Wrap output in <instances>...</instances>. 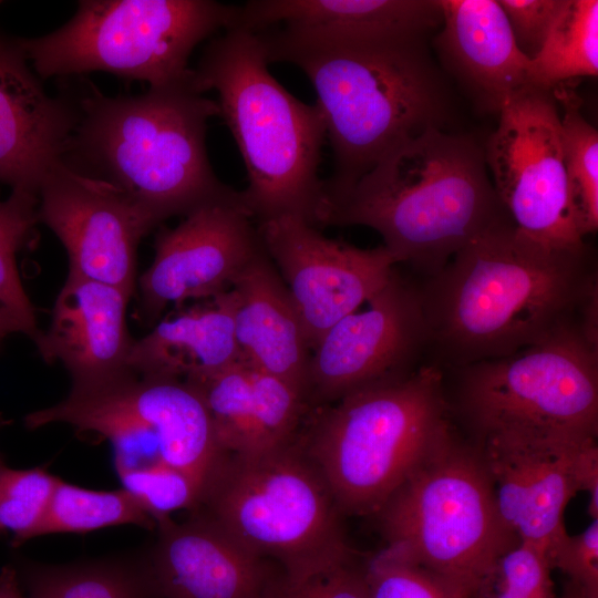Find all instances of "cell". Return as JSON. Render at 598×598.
<instances>
[{
	"label": "cell",
	"mask_w": 598,
	"mask_h": 598,
	"mask_svg": "<svg viewBox=\"0 0 598 598\" xmlns=\"http://www.w3.org/2000/svg\"><path fill=\"white\" fill-rule=\"evenodd\" d=\"M553 569L568 577V582L598 592V518L577 535H567L548 555Z\"/></svg>",
	"instance_id": "obj_37"
},
{
	"label": "cell",
	"mask_w": 598,
	"mask_h": 598,
	"mask_svg": "<svg viewBox=\"0 0 598 598\" xmlns=\"http://www.w3.org/2000/svg\"><path fill=\"white\" fill-rule=\"evenodd\" d=\"M546 554L517 542L486 571L470 598H556Z\"/></svg>",
	"instance_id": "obj_32"
},
{
	"label": "cell",
	"mask_w": 598,
	"mask_h": 598,
	"mask_svg": "<svg viewBox=\"0 0 598 598\" xmlns=\"http://www.w3.org/2000/svg\"><path fill=\"white\" fill-rule=\"evenodd\" d=\"M75 118L71 97L50 96L18 39L0 32V182L38 195L62 161Z\"/></svg>",
	"instance_id": "obj_19"
},
{
	"label": "cell",
	"mask_w": 598,
	"mask_h": 598,
	"mask_svg": "<svg viewBox=\"0 0 598 598\" xmlns=\"http://www.w3.org/2000/svg\"><path fill=\"white\" fill-rule=\"evenodd\" d=\"M38 223V195L12 189L0 200V306L13 316L20 332L32 339L39 333L34 308L21 283L16 257Z\"/></svg>",
	"instance_id": "obj_30"
},
{
	"label": "cell",
	"mask_w": 598,
	"mask_h": 598,
	"mask_svg": "<svg viewBox=\"0 0 598 598\" xmlns=\"http://www.w3.org/2000/svg\"><path fill=\"white\" fill-rule=\"evenodd\" d=\"M509 218L468 135L430 128L389 151L323 213L320 226H365L395 259L429 277Z\"/></svg>",
	"instance_id": "obj_4"
},
{
	"label": "cell",
	"mask_w": 598,
	"mask_h": 598,
	"mask_svg": "<svg viewBox=\"0 0 598 598\" xmlns=\"http://www.w3.org/2000/svg\"><path fill=\"white\" fill-rule=\"evenodd\" d=\"M71 392L150 426L157 437L162 461L192 478L202 496L228 455L217 441L204 401L184 380L131 372L103 386Z\"/></svg>",
	"instance_id": "obj_21"
},
{
	"label": "cell",
	"mask_w": 598,
	"mask_h": 598,
	"mask_svg": "<svg viewBox=\"0 0 598 598\" xmlns=\"http://www.w3.org/2000/svg\"><path fill=\"white\" fill-rule=\"evenodd\" d=\"M13 332H20L19 324L13 316L0 306V341Z\"/></svg>",
	"instance_id": "obj_39"
},
{
	"label": "cell",
	"mask_w": 598,
	"mask_h": 598,
	"mask_svg": "<svg viewBox=\"0 0 598 598\" xmlns=\"http://www.w3.org/2000/svg\"><path fill=\"white\" fill-rule=\"evenodd\" d=\"M126 524L156 528L155 520L124 488L93 491L58 477L33 538L54 533H87Z\"/></svg>",
	"instance_id": "obj_27"
},
{
	"label": "cell",
	"mask_w": 598,
	"mask_h": 598,
	"mask_svg": "<svg viewBox=\"0 0 598 598\" xmlns=\"http://www.w3.org/2000/svg\"><path fill=\"white\" fill-rule=\"evenodd\" d=\"M192 513L181 523L168 517L156 524L157 540L146 558L158 597L269 598L282 570Z\"/></svg>",
	"instance_id": "obj_17"
},
{
	"label": "cell",
	"mask_w": 598,
	"mask_h": 598,
	"mask_svg": "<svg viewBox=\"0 0 598 598\" xmlns=\"http://www.w3.org/2000/svg\"><path fill=\"white\" fill-rule=\"evenodd\" d=\"M0 598H27L13 566L7 565L0 570Z\"/></svg>",
	"instance_id": "obj_38"
},
{
	"label": "cell",
	"mask_w": 598,
	"mask_h": 598,
	"mask_svg": "<svg viewBox=\"0 0 598 598\" xmlns=\"http://www.w3.org/2000/svg\"><path fill=\"white\" fill-rule=\"evenodd\" d=\"M595 439L497 436L474 441L499 515L519 542L547 556L568 535L564 513L581 492L578 458Z\"/></svg>",
	"instance_id": "obj_16"
},
{
	"label": "cell",
	"mask_w": 598,
	"mask_h": 598,
	"mask_svg": "<svg viewBox=\"0 0 598 598\" xmlns=\"http://www.w3.org/2000/svg\"><path fill=\"white\" fill-rule=\"evenodd\" d=\"M18 574L27 598H159L146 556L28 564Z\"/></svg>",
	"instance_id": "obj_25"
},
{
	"label": "cell",
	"mask_w": 598,
	"mask_h": 598,
	"mask_svg": "<svg viewBox=\"0 0 598 598\" xmlns=\"http://www.w3.org/2000/svg\"><path fill=\"white\" fill-rule=\"evenodd\" d=\"M389 556L470 598L494 561L518 542L503 522L475 443L452 430L375 513Z\"/></svg>",
	"instance_id": "obj_8"
},
{
	"label": "cell",
	"mask_w": 598,
	"mask_h": 598,
	"mask_svg": "<svg viewBox=\"0 0 598 598\" xmlns=\"http://www.w3.org/2000/svg\"><path fill=\"white\" fill-rule=\"evenodd\" d=\"M561 105L564 159L571 197L585 235L598 228V132L582 116L580 100L567 85L553 90Z\"/></svg>",
	"instance_id": "obj_29"
},
{
	"label": "cell",
	"mask_w": 598,
	"mask_h": 598,
	"mask_svg": "<svg viewBox=\"0 0 598 598\" xmlns=\"http://www.w3.org/2000/svg\"><path fill=\"white\" fill-rule=\"evenodd\" d=\"M370 598H457L424 571L383 550L365 568Z\"/></svg>",
	"instance_id": "obj_34"
},
{
	"label": "cell",
	"mask_w": 598,
	"mask_h": 598,
	"mask_svg": "<svg viewBox=\"0 0 598 598\" xmlns=\"http://www.w3.org/2000/svg\"><path fill=\"white\" fill-rule=\"evenodd\" d=\"M442 22L439 0H250L229 29H269L301 41L425 37Z\"/></svg>",
	"instance_id": "obj_20"
},
{
	"label": "cell",
	"mask_w": 598,
	"mask_h": 598,
	"mask_svg": "<svg viewBox=\"0 0 598 598\" xmlns=\"http://www.w3.org/2000/svg\"><path fill=\"white\" fill-rule=\"evenodd\" d=\"M193 512L275 563L289 581L352 563L343 515L300 433L266 452L228 454Z\"/></svg>",
	"instance_id": "obj_7"
},
{
	"label": "cell",
	"mask_w": 598,
	"mask_h": 598,
	"mask_svg": "<svg viewBox=\"0 0 598 598\" xmlns=\"http://www.w3.org/2000/svg\"><path fill=\"white\" fill-rule=\"evenodd\" d=\"M443 29L435 47L480 104L496 111L532 82V60L518 48L497 0H439Z\"/></svg>",
	"instance_id": "obj_22"
},
{
	"label": "cell",
	"mask_w": 598,
	"mask_h": 598,
	"mask_svg": "<svg viewBox=\"0 0 598 598\" xmlns=\"http://www.w3.org/2000/svg\"><path fill=\"white\" fill-rule=\"evenodd\" d=\"M364 305L333 324L311 349L309 409L403 379L420 368L415 365L429 346L420 288L395 269Z\"/></svg>",
	"instance_id": "obj_12"
},
{
	"label": "cell",
	"mask_w": 598,
	"mask_h": 598,
	"mask_svg": "<svg viewBox=\"0 0 598 598\" xmlns=\"http://www.w3.org/2000/svg\"><path fill=\"white\" fill-rule=\"evenodd\" d=\"M38 218L64 246L69 272L132 297L137 247L155 226L122 194L61 161L40 186Z\"/></svg>",
	"instance_id": "obj_15"
},
{
	"label": "cell",
	"mask_w": 598,
	"mask_h": 598,
	"mask_svg": "<svg viewBox=\"0 0 598 598\" xmlns=\"http://www.w3.org/2000/svg\"><path fill=\"white\" fill-rule=\"evenodd\" d=\"M561 598H598V592L588 591L568 582Z\"/></svg>",
	"instance_id": "obj_40"
},
{
	"label": "cell",
	"mask_w": 598,
	"mask_h": 598,
	"mask_svg": "<svg viewBox=\"0 0 598 598\" xmlns=\"http://www.w3.org/2000/svg\"><path fill=\"white\" fill-rule=\"evenodd\" d=\"M484 148L493 186L514 226L545 246L587 248L564 159L553 90L525 86L504 99Z\"/></svg>",
	"instance_id": "obj_11"
},
{
	"label": "cell",
	"mask_w": 598,
	"mask_h": 598,
	"mask_svg": "<svg viewBox=\"0 0 598 598\" xmlns=\"http://www.w3.org/2000/svg\"><path fill=\"white\" fill-rule=\"evenodd\" d=\"M230 291L235 303V341L241 362L288 382L306 400L311 351L290 295L264 247Z\"/></svg>",
	"instance_id": "obj_23"
},
{
	"label": "cell",
	"mask_w": 598,
	"mask_h": 598,
	"mask_svg": "<svg viewBox=\"0 0 598 598\" xmlns=\"http://www.w3.org/2000/svg\"><path fill=\"white\" fill-rule=\"evenodd\" d=\"M267 60L298 66L311 82L333 154L323 210L389 151L430 128H443L448 95L425 37L301 41L251 31Z\"/></svg>",
	"instance_id": "obj_2"
},
{
	"label": "cell",
	"mask_w": 598,
	"mask_h": 598,
	"mask_svg": "<svg viewBox=\"0 0 598 598\" xmlns=\"http://www.w3.org/2000/svg\"><path fill=\"white\" fill-rule=\"evenodd\" d=\"M598 73V1L566 0L548 37L532 59V82L554 90Z\"/></svg>",
	"instance_id": "obj_26"
},
{
	"label": "cell",
	"mask_w": 598,
	"mask_h": 598,
	"mask_svg": "<svg viewBox=\"0 0 598 598\" xmlns=\"http://www.w3.org/2000/svg\"><path fill=\"white\" fill-rule=\"evenodd\" d=\"M183 217L176 227L158 230L154 259L138 279L140 317L150 324L168 306L179 308L230 290L264 247L240 192Z\"/></svg>",
	"instance_id": "obj_14"
},
{
	"label": "cell",
	"mask_w": 598,
	"mask_h": 598,
	"mask_svg": "<svg viewBox=\"0 0 598 598\" xmlns=\"http://www.w3.org/2000/svg\"><path fill=\"white\" fill-rule=\"evenodd\" d=\"M420 290L429 346L456 369L597 317V272L587 248H550L511 218L472 239Z\"/></svg>",
	"instance_id": "obj_1"
},
{
	"label": "cell",
	"mask_w": 598,
	"mask_h": 598,
	"mask_svg": "<svg viewBox=\"0 0 598 598\" xmlns=\"http://www.w3.org/2000/svg\"><path fill=\"white\" fill-rule=\"evenodd\" d=\"M265 251L280 275L311 349L339 320L361 308L390 279L386 248L362 249L330 239L298 216L258 224Z\"/></svg>",
	"instance_id": "obj_13"
},
{
	"label": "cell",
	"mask_w": 598,
	"mask_h": 598,
	"mask_svg": "<svg viewBox=\"0 0 598 598\" xmlns=\"http://www.w3.org/2000/svg\"><path fill=\"white\" fill-rule=\"evenodd\" d=\"M448 412L429 364L309 409L300 435L342 515L375 514L450 435Z\"/></svg>",
	"instance_id": "obj_6"
},
{
	"label": "cell",
	"mask_w": 598,
	"mask_h": 598,
	"mask_svg": "<svg viewBox=\"0 0 598 598\" xmlns=\"http://www.w3.org/2000/svg\"><path fill=\"white\" fill-rule=\"evenodd\" d=\"M230 290L181 309L133 340L128 369L137 375L193 380L241 361Z\"/></svg>",
	"instance_id": "obj_24"
},
{
	"label": "cell",
	"mask_w": 598,
	"mask_h": 598,
	"mask_svg": "<svg viewBox=\"0 0 598 598\" xmlns=\"http://www.w3.org/2000/svg\"><path fill=\"white\" fill-rule=\"evenodd\" d=\"M519 50L530 60L543 48L566 0H497Z\"/></svg>",
	"instance_id": "obj_36"
},
{
	"label": "cell",
	"mask_w": 598,
	"mask_h": 598,
	"mask_svg": "<svg viewBox=\"0 0 598 598\" xmlns=\"http://www.w3.org/2000/svg\"><path fill=\"white\" fill-rule=\"evenodd\" d=\"M184 381L204 401L223 451L256 454L250 368L239 361L215 373Z\"/></svg>",
	"instance_id": "obj_28"
},
{
	"label": "cell",
	"mask_w": 598,
	"mask_h": 598,
	"mask_svg": "<svg viewBox=\"0 0 598 598\" xmlns=\"http://www.w3.org/2000/svg\"><path fill=\"white\" fill-rule=\"evenodd\" d=\"M235 10L209 0H81L62 27L18 42L40 79L103 71L159 87L192 78L190 53L227 30Z\"/></svg>",
	"instance_id": "obj_10"
},
{
	"label": "cell",
	"mask_w": 598,
	"mask_h": 598,
	"mask_svg": "<svg viewBox=\"0 0 598 598\" xmlns=\"http://www.w3.org/2000/svg\"><path fill=\"white\" fill-rule=\"evenodd\" d=\"M458 370L456 406L474 441L597 437L595 319L568 323L511 354Z\"/></svg>",
	"instance_id": "obj_9"
},
{
	"label": "cell",
	"mask_w": 598,
	"mask_h": 598,
	"mask_svg": "<svg viewBox=\"0 0 598 598\" xmlns=\"http://www.w3.org/2000/svg\"><path fill=\"white\" fill-rule=\"evenodd\" d=\"M0 424H2V421L0 420Z\"/></svg>",
	"instance_id": "obj_41"
},
{
	"label": "cell",
	"mask_w": 598,
	"mask_h": 598,
	"mask_svg": "<svg viewBox=\"0 0 598 598\" xmlns=\"http://www.w3.org/2000/svg\"><path fill=\"white\" fill-rule=\"evenodd\" d=\"M192 78L117 96L82 80L81 93L69 95L76 118L63 164L115 188L155 227L234 196L238 190L217 178L206 151L218 103L195 91Z\"/></svg>",
	"instance_id": "obj_3"
},
{
	"label": "cell",
	"mask_w": 598,
	"mask_h": 598,
	"mask_svg": "<svg viewBox=\"0 0 598 598\" xmlns=\"http://www.w3.org/2000/svg\"><path fill=\"white\" fill-rule=\"evenodd\" d=\"M269 598H370L365 569L352 563L299 581L282 577Z\"/></svg>",
	"instance_id": "obj_35"
},
{
	"label": "cell",
	"mask_w": 598,
	"mask_h": 598,
	"mask_svg": "<svg viewBox=\"0 0 598 598\" xmlns=\"http://www.w3.org/2000/svg\"><path fill=\"white\" fill-rule=\"evenodd\" d=\"M124 488L157 524L179 509L195 511L199 486L183 472L159 461L141 467H115Z\"/></svg>",
	"instance_id": "obj_33"
},
{
	"label": "cell",
	"mask_w": 598,
	"mask_h": 598,
	"mask_svg": "<svg viewBox=\"0 0 598 598\" xmlns=\"http://www.w3.org/2000/svg\"><path fill=\"white\" fill-rule=\"evenodd\" d=\"M56 480L42 467L12 468L0 455V533L13 534L12 546L33 538Z\"/></svg>",
	"instance_id": "obj_31"
},
{
	"label": "cell",
	"mask_w": 598,
	"mask_h": 598,
	"mask_svg": "<svg viewBox=\"0 0 598 598\" xmlns=\"http://www.w3.org/2000/svg\"><path fill=\"white\" fill-rule=\"evenodd\" d=\"M255 32L227 29L205 48L192 84L216 91L220 116L245 163L248 186L243 203L258 224L298 216L319 226L324 183L319 177L327 136L319 106L289 93L269 72Z\"/></svg>",
	"instance_id": "obj_5"
},
{
	"label": "cell",
	"mask_w": 598,
	"mask_h": 598,
	"mask_svg": "<svg viewBox=\"0 0 598 598\" xmlns=\"http://www.w3.org/2000/svg\"><path fill=\"white\" fill-rule=\"evenodd\" d=\"M130 298L114 286L68 274L49 328L33 340L45 362L66 368L72 391L93 390L131 373Z\"/></svg>",
	"instance_id": "obj_18"
}]
</instances>
